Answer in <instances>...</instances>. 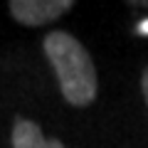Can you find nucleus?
<instances>
[{
    "label": "nucleus",
    "instance_id": "obj_5",
    "mask_svg": "<svg viewBox=\"0 0 148 148\" xmlns=\"http://www.w3.org/2000/svg\"><path fill=\"white\" fill-rule=\"evenodd\" d=\"M138 27H141V32H143V35H148V20H146V22H141Z\"/></svg>",
    "mask_w": 148,
    "mask_h": 148
},
{
    "label": "nucleus",
    "instance_id": "obj_1",
    "mask_svg": "<svg viewBox=\"0 0 148 148\" xmlns=\"http://www.w3.org/2000/svg\"><path fill=\"white\" fill-rule=\"evenodd\" d=\"M45 54L57 72L67 104L89 106L96 99V69L84 45L69 32L54 30L45 37Z\"/></svg>",
    "mask_w": 148,
    "mask_h": 148
},
{
    "label": "nucleus",
    "instance_id": "obj_2",
    "mask_svg": "<svg viewBox=\"0 0 148 148\" xmlns=\"http://www.w3.org/2000/svg\"><path fill=\"white\" fill-rule=\"evenodd\" d=\"M72 5H74L72 0H12L10 15L22 25L40 27L57 20L67 10H72Z\"/></svg>",
    "mask_w": 148,
    "mask_h": 148
},
{
    "label": "nucleus",
    "instance_id": "obj_3",
    "mask_svg": "<svg viewBox=\"0 0 148 148\" xmlns=\"http://www.w3.org/2000/svg\"><path fill=\"white\" fill-rule=\"evenodd\" d=\"M12 148H64L57 138H45L40 126L30 119H15L12 126Z\"/></svg>",
    "mask_w": 148,
    "mask_h": 148
},
{
    "label": "nucleus",
    "instance_id": "obj_4",
    "mask_svg": "<svg viewBox=\"0 0 148 148\" xmlns=\"http://www.w3.org/2000/svg\"><path fill=\"white\" fill-rule=\"evenodd\" d=\"M141 89H143V99H146V104H148V69L143 72V79H141Z\"/></svg>",
    "mask_w": 148,
    "mask_h": 148
}]
</instances>
